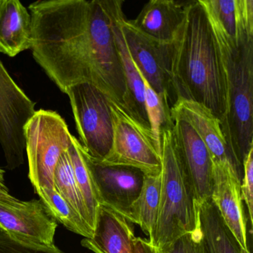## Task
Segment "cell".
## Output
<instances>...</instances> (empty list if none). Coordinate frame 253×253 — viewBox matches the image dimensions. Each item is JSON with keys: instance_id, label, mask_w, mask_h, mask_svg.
<instances>
[{"instance_id": "cell-14", "label": "cell", "mask_w": 253, "mask_h": 253, "mask_svg": "<svg viewBox=\"0 0 253 253\" xmlns=\"http://www.w3.org/2000/svg\"><path fill=\"white\" fill-rule=\"evenodd\" d=\"M212 182L211 201L242 250L250 253L241 196V179L230 163L212 162Z\"/></svg>"}, {"instance_id": "cell-26", "label": "cell", "mask_w": 253, "mask_h": 253, "mask_svg": "<svg viewBox=\"0 0 253 253\" xmlns=\"http://www.w3.org/2000/svg\"><path fill=\"white\" fill-rule=\"evenodd\" d=\"M0 253H65L55 245L45 246L16 239L0 232Z\"/></svg>"}, {"instance_id": "cell-12", "label": "cell", "mask_w": 253, "mask_h": 253, "mask_svg": "<svg viewBox=\"0 0 253 253\" xmlns=\"http://www.w3.org/2000/svg\"><path fill=\"white\" fill-rule=\"evenodd\" d=\"M174 146L192 184L197 206L211 199L212 161L207 146L188 123L172 118Z\"/></svg>"}, {"instance_id": "cell-1", "label": "cell", "mask_w": 253, "mask_h": 253, "mask_svg": "<svg viewBox=\"0 0 253 253\" xmlns=\"http://www.w3.org/2000/svg\"><path fill=\"white\" fill-rule=\"evenodd\" d=\"M123 3L39 0L29 5L34 59L60 91L86 83L124 107L126 86L114 33Z\"/></svg>"}, {"instance_id": "cell-19", "label": "cell", "mask_w": 253, "mask_h": 253, "mask_svg": "<svg viewBox=\"0 0 253 253\" xmlns=\"http://www.w3.org/2000/svg\"><path fill=\"white\" fill-rule=\"evenodd\" d=\"M123 16H124V14L120 16L115 22L114 33L124 69L126 86V95L124 108L136 121L150 128L145 103L144 83L140 72L130 57L122 31L120 27L119 20Z\"/></svg>"}, {"instance_id": "cell-22", "label": "cell", "mask_w": 253, "mask_h": 253, "mask_svg": "<svg viewBox=\"0 0 253 253\" xmlns=\"http://www.w3.org/2000/svg\"><path fill=\"white\" fill-rule=\"evenodd\" d=\"M68 153L72 162L77 183L89 215L91 227L94 230L100 203L91 173L84 158V148L75 136L72 135Z\"/></svg>"}, {"instance_id": "cell-4", "label": "cell", "mask_w": 253, "mask_h": 253, "mask_svg": "<svg viewBox=\"0 0 253 253\" xmlns=\"http://www.w3.org/2000/svg\"><path fill=\"white\" fill-rule=\"evenodd\" d=\"M162 171L159 211L149 242L156 251L199 227L198 206L192 184L174 146L172 128L161 134Z\"/></svg>"}, {"instance_id": "cell-25", "label": "cell", "mask_w": 253, "mask_h": 253, "mask_svg": "<svg viewBox=\"0 0 253 253\" xmlns=\"http://www.w3.org/2000/svg\"><path fill=\"white\" fill-rule=\"evenodd\" d=\"M141 77L144 83L145 103H146L148 119L150 125L151 132L157 146L162 152L161 134L166 128L173 127L171 109L164 104L162 99L154 91L153 88L148 84L147 81L142 75Z\"/></svg>"}, {"instance_id": "cell-15", "label": "cell", "mask_w": 253, "mask_h": 253, "mask_svg": "<svg viewBox=\"0 0 253 253\" xmlns=\"http://www.w3.org/2000/svg\"><path fill=\"white\" fill-rule=\"evenodd\" d=\"M188 1L151 0L135 20H129L139 32L155 41L172 43L186 17Z\"/></svg>"}, {"instance_id": "cell-6", "label": "cell", "mask_w": 253, "mask_h": 253, "mask_svg": "<svg viewBox=\"0 0 253 253\" xmlns=\"http://www.w3.org/2000/svg\"><path fill=\"white\" fill-rule=\"evenodd\" d=\"M75 118L80 143L91 158L103 161L113 141V122L109 99L91 84H76L66 88Z\"/></svg>"}, {"instance_id": "cell-7", "label": "cell", "mask_w": 253, "mask_h": 253, "mask_svg": "<svg viewBox=\"0 0 253 253\" xmlns=\"http://www.w3.org/2000/svg\"><path fill=\"white\" fill-rule=\"evenodd\" d=\"M113 141L108 156L100 162L109 165L126 166L145 174L162 171V155L151 129L136 121L121 105L109 100Z\"/></svg>"}, {"instance_id": "cell-17", "label": "cell", "mask_w": 253, "mask_h": 253, "mask_svg": "<svg viewBox=\"0 0 253 253\" xmlns=\"http://www.w3.org/2000/svg\"><path fill=\"white\" fill-rule=\"evenodd\" d=\"M211 27L234 42L253 37V0H198Z\"/></svg>"}, {"instance_id": "cell-28", "label": "cell", "mask_w": 253, "mask_h": 253, "mask_svg": "<svg viewBox=\"0 0 253 253\" xmlns=\"http://www.w3.org/2000/svg\"><path fill=\"white\" fill-rule=\"evenodd\" d=\"M241 196L248 210L250 224L253 222V149L249 152L244 162V174L241 181Z\"/></svg>"}, {"instance_id": "cell-16", "label": "cell", "mask_w": 253, "mask_h": 253, "mask_svg": "<svg viewBox=\"0 0 253 253\" xmlns=\"http://www.w3.org/2000/svg\"><path fill=\"white\" fill-rule=\"evenodd\" d=\"M171 118H178L186 121L195 130L207 146L212 162H229L235 168L228 152L220 121L210 109L195 102L178 99L171 108Z\"/></svg>"}, {"instance_id": "cell-21", "label": "cell", "mask_w": 253, "mask_h": 253, "mask_svg": "<svg viewBox=\"0 0 253 253\" xmlns=\"http://www.w3.org/2000/svg\"><path fill=\"white\" fill-rule=\"evenodd\" d=\"M161 190V172L145 174L140 196L134 206L135 223L151 238L153 235L158 211Z\"/></svg>"}, {"instance_id": "cell-23", "label": "cell", "mask_w": 253, "mask_h": 253, "mask_svg": "<svg viewBox=\"0 0 253 253\" xmlns=\"http://www.w3.org/2000/svg\"><path fill=\"white\" fill-rule=\"evenodd\" d=\"M35 192L39 195L56 221L60 222L69 230L84 238H90L93 236L94 231L85 224L81 216L60 195L55 186L53 188H41Z\"/></svg>"}, {"instance_id": "cell-18", "label": "cell", "mask_w": 253, "mask_h": 253, "mask_svg": "<svg viewBox=\"0 0 253 253\" xmlns=\"http://www.w3.org/2000/svg\"><path fill=\"white\" fill-rule=\"evenodd\" d=\"M32 45L30 12L19 0H0V52L14 57Z\"/></svg>"}, {"instance_id": "cell-5", "label": "cell", "mask_w": 253, "mask_h": 253, "mask_svg": "<svg viewBox=\"0 0 253 253\" xmlns=\"http://www.w3.org/2000/svg\"><path fill=\"white\" fill-rule=\"evenodd\" d=\"M72 135L57 112L40 109L25 127L29 177L35 191L53 188L54 173L60 157L69 149Z\"/></svg>"}, {"instance_id": "cell-20", "label": "cell", "mask_w": 253, "mask_h": 253, "mask_svg": "<svg viewBox=\"0 0 253 253\" xmlns=\"http://www.w3.org/2000/svg\"><path fill=\"white\" fill-rule=\"evenodd\" d=\"M198 214L205 253H246L211 199L198 206Z\"/></svg>"}, {"instance_id": "cell-9", "label": "cell", "mask_w": 253, "mask_h": 253, "mask_svg": "<svg viewBox=\"0 0 253 253\" xmlns=\"http://www.w3.org/2000/svg\"><path fill=\"white\" fill-rule=\"evenodd\" d=\"M35 106L0 60V145L8 169L24 164L25 127L36 112Z\"/></svg>"}, {"instance_id": "cell-3", "label": "cell", "mask_w": 253, "mask_h": 253, "mask_svg": "<svg viewBox=\"0 0 253 253\" xmlns=\"http://www.w3.org/2000/svg\"><path fill=\"white\" fill-rule=\"evenodd\" d=\"M212 29L226 70V110L220 122L232 164L241 178L253 149V37L237 43Z\"/></svg>"}, {"instance_id": "cell-2", "label": "cell", "mask_w": 253, "mask_h": 253, "mask_svg": "<svg viewBox=\"0 0 253 253\" xmlns=\"http://www.w3.org/2000/svg\"><path fill=\"white\" fill-rule=\"evenodd\" d=\"M171 45V78L177 100L203 105L221 122L226 110V70L198 0L188 1L184 22Z\"/></svg>"}, {"instance_id": "cell-27", "label": "cell", "mask_w": 253, "mask_h": 253, "mask_svg": "<svg viewBox=\"0 0 253 253\" xmlns=\"http://www.w3.org/2000/svg\"><path fill=\"white\" fill-rule=\"evenodd\" d=\"M156 253H205L202 233L199 227L177 238L169 247Z\"/></svg>"}, {"instance_id": "cell-13", "label": "cell", "mask_w": 253, "mask_h": 253, "mask_svg": "<svg viewBox=\"0 0 253 253\" xmlns=\"http://www.w3.org/2000/svg\"><path fill=\"white\" fill-rule=\"evenodd\" d=\"M81 244L94 253H156L149 240L135 236L128 220L103 205L97 211L93 236L84 238Z\"/></svg>"}, {"instance_id": "cell-11", "label": "cell", "mask_w": 253, "mask_h": 253, "mask_svg": "<svg viewBox=\"0 0 253 253\" xmlns=\"http://www.w3.org/2000/svg\"><path fill=\"white\" fill-rule=\"evenodd\" d=\"M57 223L41 199L17 203L0 201V232L16 239L54 245Z\"/></svg>"}, {"instance_id": "cell-8", "label": "cell", "mask_w": 253, "mask_h": 253, "mask_svg": "<svg viewBox=\"0 0 253 253\" xmlns=\"http://www.w3.org/2000/svg\"><path fill=\"white\" fill-rule=\"evenodd\" d=\"M119 25L136 67L164 104L171 109L177 100L171 78V43L160 42L143 35L125 16L120 19Z\"/></svg>"}, {"instance_id": "cell-29", "label": "cell", "mask_w": 253, "mask_h": 253, "mask_svg": "<svg viewBox=\"0 0 253 253\" xmlns=\"http://www.w3.org/2000/svg\"><path fill=\"white\" fill-rule=\"evenodd\" d=\"M4 175H5V171L0 168V201L5 203H11V204L19 202L20 200L14 198L10 194L9 189L5 183Z\"/></svg>"}, {"instance_id": "cell-10", "label": "cell", "mask_w": 253, "mask_h": 253, "mask_svg": "<svg viewBox=\"0 0 253 253\" xmlns=\"http://www.w3.org/2000/svg\"><path fill=\"white\" fill-rule=\"evenodd\" d=\"M100 205L135 223L134 206L140 196L145 172L126 166L109 165L91 158L84 149Z\"/></svg>"}, {"instance_id": "cell-24", "label": "cell", "mask_w": 253, "mask_h": 253, "mask_svg": "<svg viewBox=\"0 0 253 253\" xmlns=\"http://www.w3.org/2000/svg\"><path fill=\"white\" fill-rule=\"evenodd\" d=\"M54 183L60 195L81 216L85 224L93 230L84 198L75 178L68 150L62 155L56 166Z\"/></svg>"}]
</instances>
